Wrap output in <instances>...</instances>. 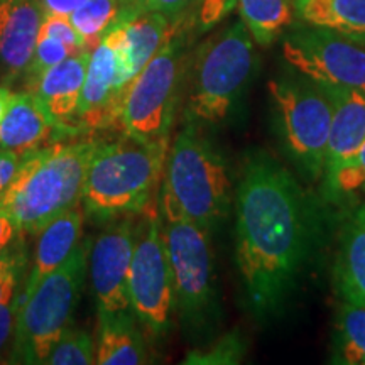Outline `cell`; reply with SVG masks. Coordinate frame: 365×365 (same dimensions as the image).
I'll list each match as a JSON object with an SVG mask.
<instances>
[{
    "label": "cell",
    "instance_id": "obj_18",
    "mask_svg": "<svg viewBox=\"0 0 365 365\" xmlns=\"http://www.w3.org/2000/svg\"><path fill=\"white\" fill-rule=\"evenodd\" d=\"M59 130L33 91L14 93L0 124V149L27 154Z\"/></svg>",
    "mask_w": 365,
    "mask_h": 365
},
{
    "label": "cell",
    "instance_id": "obj_33",
    "mask_svg": "<svg viewBox=\"0 0 365 365\" xmlns=\"http://www.w3.org/2000/svg\"><path fill=\"white\" fill-rule=\"evenodd\" d=\"M19 308L21 303L17 294L16 298L0 304V360L9 352V349L12 350L11 345L14 344V335H16V323Z\"/></svg>",
    "mask_w": 365,
    "mask_h": 365
},
{
    "label": "cell",
    "instance_id": "obj_27",
    "mask_svg": "<svg viewBox=\"0 0 365 365\" xmlns=\"http://www.w3.org/2000/svg\"><path fill=\"white\" fill-rule=\"evenodd\" d=\"M327 186L331 193H352L365 185V143L357 154L340 164L331 175L325 176Z\"/></svg>",
    "mask_w": 365,
    "mask_h": 365
},
{
    "label": "cell",
    "instance_id": "obj_35",
    "mask_svg": "<svg viewBox=\"0 0 365 365\" xmlns=\"http://www.w3.org/2000/svg\"><path fill=\"white\" fill-rule=\"evenodd\" d=\"M17 232H19V228H17L16 222L12 220V217L6 210L0 207V257L7 252V247L16 239Z\"/></svg>",
    "mask_w": 365,
    "mask_h": 365
},
{
    "label": "cell",
    "instance_id": "obj_29",
    "mask_svg": "<svg viewBox=\"0 0 365 365\" xmlns=\"http://www.w3.org/2000/svg\"><path fill=\"white\" fill-rule=\"evenodd\" d=\"M68 56H71V51L61 41L53 38H38L33 58H31L29 65L26 68V73L31 78L36 80L41 73H44L48 68L61 63Z\"/></svg>",
    "mask_w": 365,
    "mask_h": 365
},
{
    "label": "cell",
    "instance_id": "obj_13",
    "mask_svg": "<svg viewBox=\"0 0 365 365\" xmlns=\"http://www.w3.org/2000/svg\"><path fill=\"white\" fill-rule=\"evenodd\" d=\"M44 16L39 0H0V66L11 78L29 65Z\"/></svg>",
    "mask_w": 365,
    "mask_h": 365
},
{
    "label": "cell",
    "instance_id": "obj_1",
    "mask_svg": "<svg viewBox=\"0 0 365 365\" xmlns=\"http://www.w3.org/2000/svg\"><path fill=\"white\" fill-rule=\"evenodd\" d=\"M235 215V259L247 304L255 319H271L312 257L317 203L284 164L257 150L242 166Z\"/></svg>",
    "mask_w": 365,
    "mask_h": 365
},
{
    "label": "cell",
    "instance_id": "obj_36",
    "mask_svg": "<svg viewBox=\"0 0 365 365\" xmlns=\"http://www.w3.org/2000/svg\"><path fill=\"white\" fill-rule=\"evenodd\" d=\"M46 14H58V16L70 17L73 11H76L86 0H39Z\"/></svg>",
    "mask_w": 365,
    "mask_h": 365
},
{
    "label": "cell",
    "instance_id": "obj_7",
    "mask_svg": "<svg viewBox=\"0 0 365 365\" xmlns=\"http://www.w3.org/2000/svg\"><path fill=\"white\" fill-rule=\"evenodd\" d=\"M185 76V41L175 31L122 95L118 124L140 140L170 137Z\"/></svg>",
    "mask_w": 365,
    "mask_h": 365
},
{
    "label": "cell",
    "instance_id": "obj_38",
    "mask_svg": "<svg viewBox=\"0 0 365 365\" xmlns=\"http://www.w3.org/2000/svg\"><path fill=\"white\" fill-rule=\"evenodd\" d=\"M129 2L132 4V6H134V2H132V0H129ZM134 9H135V7H134ZM135 11H137V9H135Z\"/></svg>",
    "mask_w": 365,
    "mask_h": 365
},
{
    "label": "cell",
    "instance_id": "obj_28",
    "mask_svg": "<svg viewBox=\"0 0 365 365\" xmlns=\"http://www.w3.org/2000/svg\"><path fill=\"white\" fill-rule=\"evenodd\" d=\"M38 38H53L61 41L63 44L68 46V49L71 51V56L88 51V44H86L85 38L75 29L70 17L66 16L46 14L43 24H41Z\"/></svg>",
    "mask_w": 365,
    "mask_h": 365
},
{
    "label": "cell",
    "instance_id": "obj_16",
    "mask_svg": "<svg viewBox=\"0 0 365 365\" xmlns=\"http://www.w3.org/2000/svg\"><path fill=\"white\" fill-rule=\"evenodd\" d=\"M323 90L333 107L323 173V176H328L340 164L352 159L365 143V90L340 86H323Z\"/></svg>",
    "mask_w": 365,
    "mask_h": 365
},
{
    "label": "cell",
    "instance_id": "obj_30",
    "mask_svg": "<svg viewBox=\"0 0 365 365\" xmlns=\"http://www.w3.org/2000/svg\"><path fill=\"white\" fill-rule=\"evenodd\" d=\"M237 7V0H193L190 17L198 31H208Z\"/></svg>",
    "mask_w": 365,
    "mask_h": 365
},
{
    "label": "cell",
    "instance_id": "obj_40",
    "mask_svg": "<svg viewBox=\"0 0 365 365\" xmlns=\"http://www.w3.org/2000/svg\"><path fill=\"white\" fill-rule=\"evenodd\" d=\"M364 365H365V362H364Z\"/></svg>",
    "mask_w": 365,
    "mask_h": 365
},
{
    "label": "cell",
    "instance_id": "obj_22",
    "mask_svg": "<svg viewBox=\"0 0 365 365\" xmlns=\"http://www.w3.org/2000/svg\"><path fill=\"white\" fill-rule=\"evenodd\" d=\"M240 21L254 43L271 46L294 21V0H237Z\"/></svg>",
    "mask_w": 365,
    "mask_h": 365
},
{
    "label": "cell",
    "instance_id": "obj_21",
    "mask_svg": "<svg viewBox=\"0 0 365 365\" xmlns=\"http://www.w3.org/2000/svg\"><path fill=\"white\" fill-rule=\"evenodd\" d=\"M294 14L304 24L365 43V0H294Z\"/></svg>",
    "mask_w": 365,
    "mask_h": 365
},
{
    "label": "cell",
    "instance_id": "obj_17",
    "mask_svg": "<svg viewBox=\"0 0 365 365\" xmlns=\"http://www.w3.org/2000/svg\"><path fill=\"white\" fill-rule=\"evenodd\" d=\"M83 222L85 210L80 208V205H76V207L66 210L65 213L54 218L48 227H44L39 232L33 269L27 277L24 291L21 296H17L21 304L49 272L56 271L71 257V254L80 245L81 234H83Z\"/></svg>",
    "mask_w": 365,
    "mask_h": 365
},
{
    "label": "cell",
    "instance_id": "obj_20",
    "mask_svg": "<svg viewBox=\"0 0 365 365\" xmlns=\"http://www.w3.org/2000/svg\"><path fill=\"white\" fill-rule=\"evenodd\" d=\"M98 344L95 357L100 365H140L148 364L145 345L129 309L98 312Z\"/></svg>",
    "mask_w": 365,
    "mask_h": 365
},
{
    "label": "cell",
    "instance_id": "obj_25",
    "mask_svg": "<svg viewBox=\"0 0 365 365\" xmlns=\"http://www.w3.org/2000/svg\"><path fill=\"white\" fill-rule=\"evenodd\" d=\"M48 365H91L97 364L93 339L85 330H68L59 336L49 352Z\"/></svg>",
    "mask_w": 365,
    "mask_h": 365
},
{
    "label": "cell",
    "instance_id": "obj_39",
    "mask_svg": "<svg viewBox=\"0 0 365 365\" xmlns=\"http://www.w3.org/2000/svg\"><path fill=\"white\" fill-rule=\"evenodd\" d=\"M364 188H365V185H364Z\"/></svg>",
    "mask_w": 365,
    "mask_h": 365
},
{
    "label": "cell",
    "instance_id": "obj_4",
    "mask_svg": "<svg viewBox=\"0 0 365 365\" xmlns=\"http://www.w3.org/2000/svg\"><path fill=\"white\" fill-rule=\"evenodd\" d=\"M232 181L218 149L188 122L168 150L164 164L161 215L164 222L190 220L212 230L230 210Z\"/></svg>",
    "mask_w": 365,
    "mask_h": 365
},
{
    "label": "cell",
    "instance_id": "obj_11",
    "mask_svg": "<svg viewBox=\"0 0 365 365\" xmlns=\"http://www.w3.org/2000/svg\"><path fill=\"white\" fill-rule=\"evenodd\" d=\"M282 56L314 83L365 90V43L360 41L301 22L282 39Z\"/></svg>",
    "mask_w": 365,
    "mask_h": 365
},
{
    "label": "cell",
    "instance_id": "obj_37",
    "mask_svg": "<svg viewBox=\"0 0 365 365\" xmlns=\"http://www.w3.org/2000/svg\"><path fill=\"white\" fill-rule=\"evenodd\" d=\"M14 91L7 85H0V124H2L4 117H6L9 105L12 102Z\"/></svg>",
    "mask_w": 365,
    "mask_h": 365
},
{
    "label": "cell",
    "instance_id": "obj_19",
    "mask_svg": "<svg viewBox=\"0 0 365 365\" xmlns=\"http://www.w3.org/2000/svg\"><path fill=\"white\" fill-rule=\"evenodd\" d=\"M335 282L341 299L365 307V203L350 212L341 228Z\"/></svg>",
    "mask_w": 365,
    "mask_h": 365
},
{
    "label": "cell",
    "instance_id": "obj_34",
    "mask_svg": "<svg viewBox=\"0 0 365 365\" xmlns=\"http://www.w3.org/2000/svg\"><path fill=\"white\" fill-rule=\"evenodd\" d=\"M24 156L26 154L0 149V196L4 195V191H6L7 186L12 182Z\"/></svg>",
    "mask_w": 365,
    "mask_h": 365
},
{
    "label": "cell",
    "instance_id": "obj_32",
    "mask_svg": "<svg viewBox=\"0 0 365 365\" xmlns=\"http://www.w3.org/2000/svg\"><path fill=\"white\" fill-rule=\"evenodd\" d=\"M137 12H159L173 22H180L190 11L193 0H132Z\"/></svg>",
    "mask_w": 365,
    "mask_h": 365
},
{
    "label": "cell",
    "instance_id": "obj_2",
    "mask_svg": "<svg viewBox=\"0 0 365 365\" xmlns=\"http://www.w3.org/2000/svg\"><path fill=\"white\" fill-rule=\"evenodd\" d=\"M95 140L34 149L22 158L4 195L2 207L19 232L39 234L54 218L81 203Z\"/></svg>",
    "mask_w": 365,
    "mask_h": 365
},
{
    "label": "cell",
    "instance_id": "obj_26",
    "mask_svg": "<svg viewBox=\"0 0 365 365\" xmlns=\"http://www.w3.org/2000/svg\"><path fill=\"white\" fill-rule=\"evenodd\" d=\"M245 354L244 341L237 333L223 336L208 350H193L186 355L182 364H202V365H222V364H239Z\"/></svg>",
    "mask_w": 365,
    "mask_h": 365
},
{
    "label": "cell",
    "instance_id": "obj_15",
    "mask_svg": "<svg viewBox=\"0 0 365 365\" xmlns=\"http://www.w3.org/2000/svg\"><path fill=\"white\" fill-rule=\"evenodd\" d=\"M88 59L90 51L68 56L33 80L34 88L31 91L43 103L59 130L73 129L70 120L78 115Z\"/></svg>",
    "mask_w": 365,
    "mask_h": 365
},
{
    "label": "cell",
    "instance_id": "obj_31",
    "mask_svg": "<svg viewBox=\"0 0 365 365\" xmlns=\"http://www.w3.org/2000/svg\"><path fill=\"white\" fill-rule=\"evenodd\" d=\"M21 267L22 257L16 252H6L0 257V304L16 298Z\"/></svg>",
    "mask_w": 365,
    "mask_h": 365
},
{
    "label": "cell",
    "instance_id": "obj_12",
    "mask_svg": "<svg viewBox=\"0 0 365 365\" xmlns=\"http://www.w3.org/2000/svg\"><path fill=\"white\" fill-rule=\"evenodd\" d=\"M135 242V223L130 217L112 223L90 247V277L98 312L130 309L129 267Z\"/></svg>",
    "mask_w": 365,
    "mask_h": 365
},
{
    "label": "cell",
    "instance_id": "obj_10",
    "mask_svg": "<svg viewBox=\"0 0 365 365\" xmlns=\"http://www.w3.org/2000/svg\"><path fill=\"white\" fill-rule=\"evenodd\" d=\"M150 208L135 225L129 281L130 312L137 322L154 335H163L170 328L175 309V291L170 261L161 225V217Z\"/></svg>",
    "mask_w": 365,
    "mask_h": 365
},
{
    "label": "cell",
    "instance_id": "obj_24",
    "mask_svg": "<svg viewBox=\"0 0 365 365\" xmlns=\"http://www.w3.org/2000/svg\"><path fill=\"white\" fill-rule=\"evenodd\" d=\"M336 355L333 362L359 365L365 362V307L345 303L336 317Z\"/></svg>",
    "mask_w": 365,
    "mask_h": 365
},
{
    "label": "cell",
    "instance_id": "obj_6",
    "mask_svg": "<svg viewBox=\"0 0 365 365\" xmlns=\"http://www.w3.org/2000/svg\"><path fill=\"white\" fill-rule=\"evenodd\" d=\"M91 242H80L71 257L49 272L21 304L9 354L12 364H44L78 307Z\"/></svg>",
    "mask_w": 365,
    "mask_h": 365
},
{
    "label": "cell",
    "instance_id": "obj_5",
    "mask_svg": "<svg viewBox=\"0 0 365 365\" xmlns=\"http://www.w3.org/2000/svg\"><path fill=\"white\" fill-rule=\"evenodd\" d=\"M257 68L255 43L242 21L200 46L191 68L186 122L222 124L230 118Z\"/></svg>",
    "mask_w": 365,
    "mask_h": 365
},
{
    "label": "cell",
    "instance_id": "obj_23",
    "mask_svg": "<svg viewBox=\"0 0 365 365\" xmlns=\"http://www.w3.org/2000/svg\"><path fill=\"white\" fill-rule=\"evenodd\" d=\"M139 16L129 0H86L70 14L71 24L83 36L88 48L97 46L113 26Z\"/></svg>",
    "mask_w": 365,
    "mask_h": 365
},
{
    "label": "cell",
    "instance_id": "obj_3",
    "mask_svg": "<svg viewBox=\"0 0 365 365\" xmlns=\"http://www.w3.org/2000/svg\"><path fill=\"white\" fill-rule=\"evenodd\" d=\"M168 150V139L140 140L129 134L97 144L81 198L85 215L117 220L145 210L161 182Z\"/></svg>",
    "mask_w": 365,
    "mask_h": 365
},
{
    "label": "cell",
    "instance_id": "obj_8",
    "mask_svg": "<svg viewBox=\"0 0 365 365\" xmlns=\"http://www.w3.org/2000/svg\"><path fill=\"white\" fill-rule=\"evenodd\" d=\"M286 150L309 180L325 173L333 107L322 85L279 78L267 83Z\"/></svg>",
    "mask_w": 365,
    "mask_h": 365
},
{
    "label": "cell",
    "instance_id": "obj_9",
    "mask_svg": "<svg viewBox=\"0 0 365 365\" xmlns=\"http://www.w3.org/2000/svg\"><path fill=\"white\" fill-rule=\"evenodd\" d=\"M164 245L170 261L175 308L186 328L203 330L217 312L210 230L190 220L166 222Z\"/></svg>",
    "mask_w": 365,
    "mask_h": 365
},
{
    "label": "cell",
    "instance_id": "obj_14",
    "mask_svg": "<svg viewBox=\"0 0 365 365\" xmlns=\"http://www.w3.org/2000/svg\"><path fill=\"white\" fill-rule=\"evenodd\" d=\"M117 61L110 43L102 38L90 51L88 68L78 105V125L100 129L118 122V103L115 98Z\"/></svg>",
    "mask_w": 365,
    "mask_h": 365
}]
</instances>
